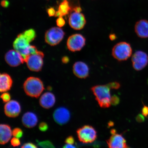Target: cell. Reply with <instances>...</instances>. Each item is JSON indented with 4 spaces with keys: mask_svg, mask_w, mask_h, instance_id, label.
<instances>
[{
    "mask_svg": "<svg viewBox=\"0 0 148 148\" xmlns=\"http://www.w3.org/2000/svg\"><path fill=\"white\" fill-rule=\"evenodd\" d=\"M36 36L35 31L30 29L18 35L14 41V49L21 54L25 61L27 56L38 51L36 46L30 45V42L34 40Z\"/></svg>",
    "mask_w": 148,
    "mask_h": 148,
    "instance_id": "cell-1",
    "label": "cell"
},
{
    "mask_svg": "<svg viewBox=\"0 0 148 148\" xmlns=\"http://www.w3.org/2000/svg\"><path fill=\"white\" fill-rule=\"evenodd\" d=\"M23 89L26 94L29 97L38 98L44 90V84L38 77H29L23 84Z\"/></svg>",
    "mask_w": 148,
    "mask_h": 148,
    "instance_id": "cell-2",
    "label": "cell"
},
{
    "mask_svg": "<svg viewBox=\"0 0 148 148\" xmlns=\"http://www.w3.org/2000/svg\"><path fill=\"white\" fill-rule=\"evenodd\" d=\"M110 88L106 85H98L91 88L96 100L101 108H107L110 106L111 95Z\"/></svg>",
    "mask_w": 148,
    "mask_h": 148,
    "instance_id": "cell-3",
    "label": "cell"
},
{
    "mask_svg": "<svg viewBox=\"0 0 148 148\" xmlns=\"http://www.w3.org/2000/svg\"><path fill=\"white\" fill-rule=\"evenodd\" d=\"M132 49L130 44L122 42L116 44L112 49V55L114 58L120 62L126 60L132 55Z\"/></svg>",
    "mask_w": 148,
    "mask_h": 148,
    "instance_id": "cell-4",
    "label": "cell"
},
{
    "mask_svg": "<svg viewBox=\"0 0 148 148\" xmlns=\"http://www.w3.org/2000/svg\"><path fill=\"white\" fill-rule=\"evenodd\" d=\"M79 140L84 143H91L97 138V131L94 127L90 125H85L77 130Z\"/></svg>",
    "mask_w": 148,
    "mask_h": 148,
    "instance_id": "cell-5",
    "label": "cell"
},
{
    "mask_svg": "<svg viewBox=\"0 0 148 148\" xmlns=\"http://www.w3.org/2000/svg\"><path fill=\"white\" fill-rule=\"evenodd\" d=\"M44 53L38 51L36 53L27 56L25 59L27 67L31 71L38 72L41 70L43 66Z\"/></svg>",
    "mask_w": 148,
    "mask_h": 148,
    "instance_id": "cell-6",
    "label": "cell"
},
{
    "mask_svg": "<svg viewBox=\"0 0 148 148\" xmlns=\"http://www.w3.org/2000/svg\"><path fill=\"white\" fill-rule=\"evenodd\" d=\"M64 33L60 27H53L46 32L45 36L46 43L51 46L57 45L63 38Z\"/></svg>",
    "mask_w": 148,
    "mask_h": 148,
    "instance_id": "cell-7",
    "label": "cell"
},
{
    "mask_svg": "<svg viewBox=\"0 0 148 148\" xmlns=\"http://www.w3.org/2000/svg\"><path fill=\"white\" fill-rule=\"evenodd\" d=\"M86 39L82 35L79 34H74L68 38L67 46L69 50L72 52L81 50L86 44Z\"/></svg>",
    "mask_w": 148,
    "mask_h": 148,
    "instance_id": "cell-8",
    "label": "cell"
},
{
    "mask_svg": "<svg viewBox=\"0 0 148 148\" xmlns=\"http://www.w3.org/2000/svg\"><path fill=\"white\" fill-rule=\"evenodd\" d=\"M132 66L136 71H139L144 69L148 64V56L144 52L136 51L132 57Z\"/></svg>",
    "mask_w": 148,
    "mask_h": 148,
    "instance_id": "cell-9",
    "label": "cell"
},
{
    "mask_svg": "<svg viewBox=\"0 0 148 148\" xmlns=\"http://www.w3.org/2000/svg\"><path fill=\"white\" fill-rule=\"evenodd\" d=\"M86 21L84 15L81 12H74L70 15L69 23L70 27L75 30H81L84 27Z\"/></svg>",
    "mask_w": 148,
    "mask_h": 148,
    "instance_id": "cell-10",
    "label": "cell"
},
{
    "mask_svg": "<svg viewBox=\"0 0 148 148\" xmlns=\"http://www.w3.org/2000/svg\"><path fill=\"white\" fill-rule=\"evenodd\" d=\"M5 58L7 63L13 67L18 66L25 62L21 54L15 49L11 50L7 52Z\"/></svg>",
    "mask_w": 148,
    "mask_h": 148,
    "instance_id": "cell-11",
    "label": "cell"
},
{
    "mask_svg": "<svg viewBox=\"0 0 148 148\" xmlns=\"http://www.w3.org/2000/svg\"><path fill=\"white\" fill-rule=\"evenodd\" d=\"M53 118L55 121L58 124L64 125L69 121L70 118V112L65 107H59L53 112Z\"/></svg>",
    "mask_w": 148,
    "mask_h": 148,
    "instance_id": "cell-12",
    "label": "cell"
},
{
    "mask_svg": "<svg viewBox=\"0 0 148 148\" xmlns=\"http://www.w3.org/2000/svg\"><path fill=\"white\" fill-rule=\"evenodd\" d=\"M5 114L10 118L17 117L21 112V107L17 101L12 100L6 103L4 107Z\"/></svg>",
    "mask_w": 148,
    "mask_h": 148,
    "instance_id": "cell-13",
    "label": "cell"
},
{
    "mask_svg": "<svg viewBox=\"0 0 148 148\" xmlns=\"http://www.w3.org/2000/svg\"><path fill=\"white\" fill-rule=\"evenodd\" d=\"M107 143L109 147L110 148H126L128 147L126 141L124 138L121 134H112Z\"/></svg>",
    "mask_w": 148,
    "mask_h": 148,
    "instance_id": "cell-14",
    "label": "cell"
},
{
    "mask_svg": "<svg viewBox=\"0 0 148 148\" xmlns=\"http://www.w3.org/2000/svg\"><path fill=\"white\" fill-rule=\"evenodd\" d=\"M73 73L76 76L80 79H86L89 75V68L88 65L82 62H77L74 64Z\"/></svg>",
    "mask_w": 148,
    "mask_h": 148,
    "instance_id": "cell-15",
    "label": "cell"
},
{
    "mask_svg": "<svg viewBox=\"0 0 148 148\" xmlns=\"http://www.w3.org/2000/svg\"><path fill=\"white\" fill-rule=\"evenodd\" d=\"M134 29L136 34L139 38H148V21L146 20H139L135 24Z\"/></svg>",
    "mask_w": 148,
    "mask_h": 148,
    "instance_id": "cell-16",
    "label": "cell"
},
{
    "mask_svg": "<svg viewBox=\"0 0 148 148\" xmlns=\"http://www.w3.org/2000/svg\"><path fill=\"white\" fill-rule=\"evenodd\" d=\"M56 98L54 94L50 92H47L42 94L39 101L40 105L43 108L49 109L54 105Z\"/></svg>",
    "mask_w": 148,
    "mask_h": 148,
    "instance_id": "cell-17",
    "label": "cell"
},
{
    "mask_svg": "<svg viewBox=\"0 0 148 148\" xmlns=\"http://www.w3.org/2000/svg\"><path fill=\"white\" fill-rule=\"evenodd\" d=\"M22 122L25 127L32 128L36 126L38 123V118L34 113L27 112L23 114L22 118Z\"/></svg>",
    "mask_w": 148,
    "mask_h": 148,
    "instance_id": "cell-18",
    "label": "cell"
},
{
    "mask_svg": "<svg viewBox=\"0 0 148 148\" xmlns=\"http://www.w3.org/2000/svg\"><path fill=\"white\" fill-rule=\"evenodd\" d=\"M11 127L6 124L0 125V143L1 145L7 143L10 140L12 135Z\"/></svg>",
    "mask_w": 148,
    "mask_h": 148,
    "instance_id": "cell-19",
    "label": "cell"
},
{
    "mask_svg": "<svg viewBox=\"0 0 148 148\" xmlns=\"http://www.w3.org/2000/svg\"><path fill=\"white\" fill-rule=\"evenodd\" d=\"M12 77L6 73L1 74L0 76V91L5 92L10 90L12 86Z\"/></svg>",
    "mask_w": 148,
    "mask_h": 148,
    "instance_id": "cell-20",
    "label": "cell"
},
{
    "mask_svg": "<svg viewBox=\"0 0 148 148\" xmlns=\"http://www.w3.org/2000/svg\"><path fill=\"white\" fill-rule=\"evenodd\" d=\"M72 10L71 6L70 5L68 0H63L60 3L58 7V10L56 12L55 16L60 17L69 14Z\"/></svg>",
    "mask_w": 148,
    "mask_h": 148,
    "instance_id": "cell-21",
    "label": "cell"
},
{
    "mask_svg": "<svg viewBox=\"0 0 148 148\" xmlns=\"http://www.w3.org/2000/svg\"><path fill=\"white\" fill-rule=\"evenodd\" d=\"M38 145L43 148H55L54 145L52 142L49 140L38 142Z\"/></svg>",
    "mask_w": 148,
    "mask_h": 148,
    "instance_id": "cell-22",
    "label": "cell"
},
{
    "mask_svg": "<svg viewBox=\"0 0 148 148\" xmlns=\"http://www.w3.org/2000/svg\"><path fill=\"white\" fill-rule=\"evenodd\" d=\"M12 134L14 137L20 138L23 137V132L21 129L16 127L12 130Z\"/></svg>",
    "mask_w": 148,
    "mask_h": 148,
    "instance_id": "cell-23",
    "label": "cell"
},
{
    "mask_svg": "<svg viewBox=\"0 0 148 148\" xmlns=\"http://www.w3.org/2000/svg\"><path fill=\"white\" fill-rule=\"evenodd\" d=\"M111 104L113 106H116L120 103V100L119 98L117 95H114L111 97Z\"/></svg>",
    "mask_w": 148,
    "mask_h": 148,
    "instance_id": "cell-24",
    "label": "cell"
},
{
    "mask_svg": "<svg viewBox=\"0 0 148 148\" xmlns=\"http://www.w3.org/2000/svg\"><path fill=\"white\" fill-rule=\"evenodd\" d=\"M1 97L3 102L7 103L10 101L11 99V96L8 92H5L1 94Z\"/></svg>",
    "mask_w": 148,
    "mask_h": 148,
    "instance_id": "cell-25",
    "label": "cell"
},
{
    "mask_svg": "<svg viewBox=\"0 0 148 148\" xmlns=\"http://www.w3.org/2000/svg\"><path fill=\"white\" fill-rule=\"evenodd\" d=\"M107 86L110 88L117 90L120 88L121 85L119 82H114L109 83Z\"/></svg>",
    "mask_w": 148,
    "mask_h": 148,
    "instance_id": "cell-26",
    "label": "cell"
},
{
    "mask_svg": "<svg viewBox=\"0 0 148 148\" xmlns=\"http://www.w3.org/2000/svg\"><path fill=\"white\" fill-rule=\"evenodd\" d=\"M11 144L14 147H18L21 144V142H20L19 138L14 137L11 140Z\"/></svg>",
    "mask_w": 148,
    "mask_h": 148,
    "instance_id": "cell-27",
    "label": "cell"
},
{
    "mask_svg": "<svg viewBox=\"0 0 148 148\" xmlns=\"http://www.w3.org/2000/svg\"><path fill=\"white\" fill-rule=\"evenodd\" d=\"M39 129L42 132H45L48 129V125L45 122H42L39 125Z\"/></svg>",
    "mask_w": 148,
    "mask_h": 148,
    "instance_id": "cell-28",
    "label": "cell"
},
{
    "mask_svg": "<svg viewBox=\"0 0 148 148\" xmlns=\"http://www.w3.org/2000/svg\"><path fill=\"white\" fill-rule=\"evenodd\" d=\"M56 23L57 26L59 27H63L65 24V21L62 16L59 17L56 21Z\"/></svg>",
    "mask_w": 148,
    "mask_h": 148,
    "instance_id": "cell-29",
    "label": "cell"
},
{
    "mask_svg": "<svg viewBox=\"0 0 148 148\" xmlns=\"http://www.w3.org/2000/svg\"><path fill=\"white\" fill-rule=\"evenodd\" d=\"M145 116L143 114H139L136 117V120L137 122L139 123H142L145 121Z\"/></svg>",
    "mask_w": 148,
    "mask_h": 148,
    "instance_id": "cell-30",
    "label": "cell"
},
{
    "mask_svg": "<svg viewBox=\"0 0 148 148\" xmlns=\"http://www.w3.org/2000/svg\"><path fill=\"white\" fill-rule=\"evenodd\" d=\"M75 139L72 136H68V137L66 138L65 140V143L66 144H71V145H73L75 143Z\"/></svg>",
    "mask_w": 148,
    "mask_h": 148,
    "instance_id": "cell-31",
    "label": "cell"
},
{
    "mask_svg": "<svg viewBox=\"0 0 148 148\" xmlns=\"http://www.w3.org/2000/svg\"><path fill=\"white\" fill-rule=\"evenodd\" d=\"M21 147L23 148H38V147L34 144L31 143V142H28V143L24 144Z\"/></svg>",
    "mask_w": 148,
    "mask_h": 148,
    "instance_id": "cell-32",
    "label": "cell"
},
{
    "mask_svg": "<svg viewBox=\"0 0 148 148\" xmlns=\"http://www.w3.org/2000/svg\"><path fill=\"white\" fill-rule=\"evenodd\" d=\"M142 113L146 117L148 116V106L144 105L142 109Z\"/></svg>",
    "mask_w": 148,
    "mask_h": 148,
    "instance_id": "cell-33",
    "label": "cell"
},
{
    "mask_svg": "<svg viewBox=\"0 0 148 148\" xmlns=\"http://www.w3.org/2000/svg\"><path fill=\"white\" fill-rule=\"evenodd\" d=\"M47 12L49 16H55L56 12L54 8L53 7H50L47 9Z\"/></svg>",
    "mask_w": 148,
    "mask_h": 148,
    "instance_id": "cell-34",
    "label": "cell"
},
{
    "mask_svg": "<svg viewBox=\"0 0 148 148\" xmlns=\"http://www.w3.org/2000/svg\"><path fill=\"white\" fill-rule=\"evenodd\" d=\"M9 2L7 0H2L1 2V5L2 7L5 8L8 7L9 5Z\"/></svg>",
    "mask_w": 148,
    "mask_h": 148,
    "instance_id": "cell-35",
    "label": "cell"
},
{
    "mask_svg": "<svg viewBox=\"0 0 148 148\" xmlns=\"http://www.w3.org/2000/svg\"><path fill=\"white\" fill-rule=\"evenodd\" d=\"M73 10L75 12H81L82 11V9L79 5L73 7Z\"/></svg>",
    "mask_w": 148,
    "mask_h": 148,
    "instance_id": "cell-36",
    "label": "cell"
},
{
    "mask_svg": "<svg viewBox=\"0 0 148 148\" xmlns=\"http://www.w3.org/2000/svg\"><path fill=\"white\" fill-rule=\"evenodd\" d=\"M109 38H110V40L113 41V40L116 39V35L114 34H111L110 35V36H109Z\"/></svg>",
    "mask_w": 148,
    "mask_h": 148,
    "instance_id": "cell-37",
    "label": "cell"
},
{
    "mask_svg": "<svg viewBox=\"0 0 148 148\" xmlns=\"http://www.w3.org/2000/svg\"><path fill=\"white\" fill-rule=\"evenodd\" d=\"M62 62L64 64L67 63L69 62V58L67 57H63L62 59Z\"/></svg>",
    "mask_w": 148,
    "mask_h": 148,
    "instance_id": "cell-38",
    "label": "cell"
},
{
    "mask_svg": "<svg viewBox=\"0 0 148 148\" xmlns=\"http://www.w3.org/2000/svg\"><path fill=\"white\" fill-rule=\"evenodd\" d=\"M63 147L64 148H76V147L73 145H71V144H66Z\"/></svg>",
    "mask_w": 148,
    "mask_h": 148,
    "instance_id": "cell-39",
    "label": "cell"
},
{
    "mask_svg": "<svg viewBox=\"0 0 148 148\" xmlns=\"http://www.w3.org/2000/svg\"><path fill=\"white\" fill-rule=\"evenodd\" d=\"M114 124V123H113L112 122L110 121V123H108V125L109 126H112Z\"/></svg>",
    "mask_w": 148,
    "mask_h": 148,
    "instance_id": "cell-40",
    "label": "cell"
},
{
    "mask_svg": "<svg viewBox=\"0 0 148 148\" xmlns=\"http://www.w3.org/2000/svg\"><path fill=\"white\" fill-rule=\"evenodd\" d=\"M147 84H148V79H147Z\"/></svg>",
    "mask_w": 148,
    "mask_h": 148,
    "instance_id": "cell-41",
    "label": "cell"
}]
</instances>
